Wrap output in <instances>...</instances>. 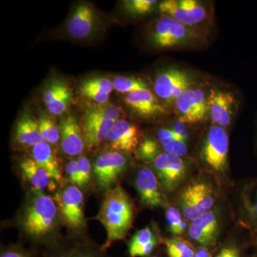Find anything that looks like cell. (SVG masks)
I'll use <instances>...</instances> for the list:
<instances>
[{"instance_id": "33", "label": "cell", "mask_w": 257, "mask_h": 257, "mask_svg": "<svg viewBox=\"0 0 257 257\" xmlns=\"http://www.w3.org/2000/svg\"><path fill=\"white\" fill-rule=\"evenodd\" d=\"M72 101V93L70 90L60 94L55 100L47 104V108L50 114L54 116H60L63 114Z\"/></svg>"}, {"instance_id": "11", "label": "cell", "mask_w": 257, "mask_h": 257, "mask_svg": "<svg viewBox=\"0 0 257 257\" xmlns=\"http://www.w3.org/2000/svg\"><path fill=\"white\" fill-rule=\"evenodd\" d=\"M64 221L72 229H79L84 226V196L79 187L69 185L53 197Z\"/></svg>"}, {"instance_id": "17", "label": "cell", "mask_w": 257, "mask_h": 257, "mask_svg": "<svg viewBox=\"0 0 257 257\" xmlns=\"http://www.w3.org/2000/svg\"><path fill=\"white\" fill-rule=\"evenodd\" d=\"M96 15L94 8L87 3L76 7L67 23V31L77 40L87 38L92 35L96 26Z\"/></svg>"}, {"instance_id": "1", "label": "cell", "mask_w": 257, "mask_h": 257, "mask_svg": "<svg viewBox=\"0 0 257 257\" xmlns=\"http://www.w3.org/2000/svg\"><path fill=\"white\" fill-rule=\"evenodd\" d=\"M134 211L131 199L121 186L106 191L96 216L106 231L101 251H106L115 241L125 239L133 226Z\"/></svg>"}, {"instance_id": "36", "label": "cell", "mask_w": 257, "mask_h": 257, "mask_svg": "<svg viewBox=\"0 0 257 257\" xmlns=\"http://www.w3.org/2000/svg\"><path fill=\"white\" fill-rule=\"evenodd\" d=\"M166 153L172 154L180 157L185 156L188 152L185 142L182 140H176L170 142V143L163 147Z\"/></svg>"}, {"instance_id": "10", "label": "cell", "mask_w": 257, "mask_h": 257, "mask_svg": "<svg viewBox=\"0 0 257 257\" xmlns=\"http://www.w3.org/2000/svg\"><path fill=\"white\" fill-rule=\"evenodd\" d=\"M128 160L119 152H108L99 155L93 166V173L98 187L110 189L126 170Z\"/></svg>"}, {"instance_id": "9", "label": "cell", "mask_w": 257, "mask_h": 257, "mask_svg": "<svg viewBox=\"0 0 257 257\" xmlns=\"http://www.w3.org/2000/svg\"><path fill=\"white\" fill-rule=\"evenodd\" d=\"M153 168L161 186L167 193L178 188L187 176V166L182 157L166 152L155 159Z\"/></svg>"}, {"instance_id": "34", "label": "cell", "mask_w": 257, "mask_h": 257, "mask_svg": "<svg viewBox=\"0 0 257 257\" xmlns=\"http://www.w3.org/2000/svg\"><path fill=\"white\" fill-rule=\"evenodd\" d=\"M69 90V88L67 84L61 81H54L52 84H49L44 92L43 99L45 104H49L56 98L58 97L60 94Z\"/></svg>"}, {"instance_id": "44", "label": "cell", "mask_w": 257, "mask_h": 257, "mask_svg": "<svg viewBox=\"0 0 257 257\" xmlns=\"http://www.w3.org/2000/svg\"><path fill=\"white\" fill-rule=\"evenodd\" d=\"M151 257H159V256H151Z\"/></svg>"}, {"instance_id": "41", "label": "cell", "mask_w": 257, "mask_h": 257, "mask_svg": "<svg viewBox=\"0 0 257 257\" xmlns=\"http://www.w3.org/2000/svg\"><path fill=\"white\" fill-rule=\"evenodd\" d=\"M216 257H241V254L236 245L229 244L221 248Z\"/></svg>"}, {"instance_id": "8", "label": "cell", "mask_w": 257, "mask_h": 257, "mask_svg": "<svg viewBox=\"0 0 257 257\" xmlns=\"http://www.w3.org/2000/svg\"><path fill=\"white\" fill-rule=\"evenodd\" d=\"M208 95L204 89L190 87L176 100V111L179 121L185 124H197L209 114Z\"/></svg>"}, {"instance_id": "38", "label": "cell", "mask_w": 257, "mask_h": 257, "mask_svg": "<svg viewBox=\"0 0 257 257\" xmlns=\"http://www.w3.org/2000/svg\"><path fill=\"white\" fill-rule=\"evenodd\" d=\"M102 251H97L94 248L86 247L76 248L66 253L62 257H104L101 255Z\"/></svg>"}, {"instance_id": "40", "label": "cell", "mask_w": 257, "mask_h": 257, "mask_svg": "<svg viewBox=\"0 0 257 257\" xmlns=\"http://www.w3.org/2000/svg\"><path fill=\"white\" fill-rule=\"evenodd\" d=\"M157 138L162 147L165 146L166 145L173 140H181L178 134L176 133L173 128L172 130V128H162V130H159L157 133Z\"/></svg>"}, {"instance_id": "4", "label": "cell", "mask_w": 257, "mask_h": 257, "mask_svg": "<svg viewBox=\"0 0 257 257\" xmlns=\"http://www.w3.org/2000/svg\"><path fill=\"white\" fill-rule=\"evenodd\" d=\"M229 139L224 128L213 124L203 140L199 157L211 172L224 174L227 170Z\"/></svg>"}, {"instance_id": "35", "label": "cell", "mask_w": 257, "mask_h": 257, "mask_svg": "<svg viewBox=\"0 0 257 257\" xmlns=\"http://www.w3.org/2000/svg\"><path fill=\"white\" fill-rule=\"evenodd\" d=\"M78 163L80 188L85 187L91 179L92 176V165L87 157L82 156L77 160Z\"/></svg>"}, {"instance_id": "27", "label": "cell", "mask_w": 257, "mask_h": 257, "mask_svg": "<svg viewBox=\"0 0 257 257\" xmlns=\"http://www.w3.org/2000/svg\"><path fill=\"white\" fill-rule=\"evenodd\" d=\"M169 257H194L195 248L189 241L181 238H173L165 241Z\"/></svg>"}, {"instance_id": "15", "label": "cell", "mask_w": 257, "mask_h": 257, "mask_svg": "<svg viewBox=\"0 0 257 257\" xmlns=\"http://www.w3.org/2000/svg\"><path fill=\"white\" fill-rule=\"evenodd\" d=\"M219 216L216 211H208L202 216L192 221L189 228L191 239L204 247L214 246L219 238Z\"/></svg>"}, {"instance_id": "23", "label": "cell", "mask_w": 257, "mask_h": 257, "mask_svg": "<svg viewBox=\"0 0 257 257\" xmlns=\"http://www.w3.org/2000/svg\"><path fill=\"white\" fill-rule=\"evenodd\" d=\"M15 138L20 145L32 147L45 142L40 133L38 120L28 114H24L19 120Z\"/></svg>"}, {"instance_id": "18", "label": "cell", "mask_w": 257, "mask_h": 257, "mask_svg": "<svg viewBox=\"0 0 257 257\" xmlns=\"http://www.w3.org/2000/svg\"><path fill=\"white\" fill-rule=\"evenodd\" d=\"M116 122L85 114L81 130L88 150L95 148L105 141Z\"/></svg>"}, {"instance_id": "32", "label": "cell", "mask_w": 257, "mask_h": 257, "mask_svg": "<svg viewBox=\"0 0 257 257\" xmlns=\"http://www.w3.org/2000/svg\"><path fill=\"white\" fill-rule=\"evenodd\" d=\"M79 88L94 89L105 94H109L114 89L113 82L105 77H93L84 81Z\"/></svg>"}, {"instance_id": "7", "label": "cell", "mask_w": 257, "mask_h": 257, "mask_svg": "<svg viewBox=\"0 0 257 257\" xmlns=\"http://www.w3.org/2000/svg\"><path fill=\"white\" fill-rule=\"evenodd\" d=\"M192 76L187 71L171 67L157 76L155 81V94L166 104L172 105L187 89L192 87Z\"/></svg>"}, {"instance_id": "5", "label": "cell", "mask_w": 257, "mask_h": 257, "mask_svg": "<svg viewBox=\"0 0 257 257\" xmlns=\"http://www.w3.org/2000/svg\"><path fill=\"white\" fill-rule=\"evenodd\" d=\"M215 200V192L206 181L191 182L182 189L179 198L182 214L192 221L212 209Z\"/></svg>"}, {"instance_id": "19", "label": "cell", "mask_w": 257, "mask_h": 257, "mask_svg": "<svg viewBox=\"0 0 257 257\" xmlns=\"http://www.w3.org/2000/svg\"><path fill=\"white\" fill-rule=\"evenodd\" d=\"M61 147L66 155L77 156L84 150V139L82 130L77 119L72 115H68L61 122Z\"/></svg>"}, {"instance_id": "39", "label": "cell", "mask_w": 257, "mask_h": 257, "mask_svg": "<svg viewBox=\"0 0 257 257\" xmlns=\"http://www.w3.org/2000/svg\"><path fill=\"white\" fill-rule=\"evenodd\" d=\"M66 172H67L70 182H72L74 185L77 186V187L80 188V178H79L77 161H69L67 166H66Z\"/></svg>"}, {"instance_id": "30", "label": "cell", "mask_w": 257, "mask_h": 257, "mask_svg": "<svg viewBox=\"0 0 257 257\" xmlns=\"http://www.w3.org/2000/svg\"><path fill=\"white\" fill-rule=\"evenodd\" d=\"M165 214L170 232L175 236L183 234L187 228V223L184 220L178 209L176 207H169Z\"/></svg>"}, {"instance_id": "13", "label": "cell", "mask_w": 257, "mask_h": 257, "mask_svg": "<svg viewBox=\"0 0 257 257\" xmlns=\"http://www.w3.org/2000/svg\"><path fill=\"white\" fill-rule=\"evenodd\" d=\"M124 101L133 113L144 119H155L167 114L165 105L150 89L126 94Z\"/></svg>"}, {"instance_id": "25", "label": "cell", "mask_w": 257, "mask_h": 257, "mask_svg": "<svg viewBox=\"0 0 257 257\" xmlns=\"http://www.w3.org/2000/svg\"><path fill=\"white\" fill-rule=\"evenodd\" d=\"M121 108L111 103H104V104H95L89 106L86 110V114L96 116L101 119L111 120V121H119L121 116Z\"/></svg>"}, {"instance_id": "26", "label": "cell", "mask_w": 257, "mask_h": 257, "mask_svg": "<svg viewBox=\"0 0 257 257\" xmlns=\"http://www.w3.org/2000/svg\"><path fill=\"white\" fill-rule=\"evenodd\" d=\"M40 133L44 141L50 145H56L60 140V128L52 118L42 114L38 120Z\"/></svg>"}, {"instance_id": "20", "label": "cell", "mask_w": 257, "mask_h": 257, "mask_svg": "<svg viewBox=\"0 0 257 257\" xmlns=\"http://www.w3.org/2000/svg\"><path fill=\"white\" fill-rule=\"evenodd\" d=\"M240 206L245 222L257 234V178L243 185L240 194Z\"/></svg>"}, {"instance_id": "24", "label": "cell", "mask_w": 257, "mask_h": 257, "mask_svg": "<svg viewBox=\"0 0 257 257\" xmlns=\"http://www.w3.org/2000/svg\"><path fill=\"white\" fill-rule=\"evenodd\" d=\"M157 244L156 236L150 227L139 230L128 243V252L131 257H145L151 254Z\"/></svg>"}, {"instance_id": "22", "label": "cell", "mask_w": 257, "mask_h": 257, "mask_svg": "<svg viewBox=\"0 0 257 257\" xmlns=\"http://www.w3.org/2000/svg\"><path fill=\"white\" fill-rule=\"evenodd\" d=\"M20 166L25 178L37 191L46 188L52 191L55 189V181L33 159H25L20 162Z\"/></svg>"}, {"instance_id": "2", "label": "cell", "mask_w": 257, "mask_h": 257, "mask_svg": "<svg viewBox=\"0 0 257 257\" xmlns=\"http://www.w3.org/2000/svg\"><path fill=\"white\" fill-rule=\"evenodd\" d=\"M152 46L161 50L195 47L204 43L206 36L200 28H193L175 19L163 15L157 20L150 32Z\"/></svg>"}, {"instance_id": "16", "label": "cell", "mask_w": 257, "mask_h": 257, "mask_svg": "<svg viewBox=\"0 0 257 257\" xmlns=\"http://www.w3.org/2000/svg\"><path fill=\"white\" fill-rule=\"evenodd\" d=\"M140 130L138 126L126 119H119L115 123L107 140L116 152H133L140 145Z\"/></svg>"}, {"instance_id": "43", "label": "cell", "mask_w": 257, "mask_h": 257, "mask_svg": "<svg viewBox=\"0 0 257 257\" xmlns=\"http://www.w3.org/2000/svg\"><path fill=\"white\" fill-rule=\"evenodd\" d=\"M194 257H212V255L207 247L202 246V247L196 250Z\"/></svg>"}, {"instance_id": "14", "label": "cell", "mask_w": 257, "mask_h": 257, "mask_svg": "<svg viewBox=\"0 0 257 257\" xmlns=\"http://www.w3.org/2000/svg\"><path fill=\"white\" fill-rule=\"evenodd\" d=\"M135 185L143 204L150 208L165 207L166 199L155 172L148 167L139 171Z\"/></svg>"}, {"instance_id": "31", "label": "cell", "mask_w": 257, "mask_h": 257, "mask_svg": "<svg viewBox=\"0 0 257 257\" xmlns=\"http://www.w3.org/2000/svg\"><path fill=\"white\" fill-rule=\"evenodd\" d=\"M137 150L140 158L145 162H154L161 154L158 144L150 138H145L139 145Z\"/></svg>"}, {"instance_id": "28", "label": "cell", "mask_w": 257, "mask_h": 257, "mask_svg": "<svg viewBox=\"0 0 257 257\" xmlns=\"http://www.w3.org/2000/svg\"><path fill=\"white\" fill-rule=\"evenodd\" d=\"M112 82L115 90L122 94H130L142 89H149L148 84L146 82L135 77L119 76L115 77Z\"/></svg>"}, {"instance_id": "29", "label": "cell", "mask_w": 257, "mask_h": 257, "mask_svg": "<svg viewBox=\"0 0 257 257\" xmlns=\"http://www.w3.org/2000/svg\"><path fill=\"white\" fill-rule=\"evenodd\" d=\"M157 5L155 0H127L123 3L124 9L134 17L143 16L151 13Z\"/></svg>"}, {"instance_id": "37", "label": "cell", "mask_w": 257, "mask_h": 257, "mask_svg": "<svg viewBox=\"0 0 257 257\" xmlns=\"http://www.w3.org/2000/svg\"><path fill=\"white\" fill-rule=\"evenodd\" d=\"M79 92L82 96L94 101L96 104H104V103L108 102V100H109V94L94 90V89L79 88Z\"/></svg>"}, {"instance_id": "21", "label": "cell", "mask_w": 257, "mask_h": 257, "mask_svg": "<svg viewBox=\"0 0 257 257\" xmlns=\"http://www.w3.org/2000/svg\"><path fill=\"white\" fill-rule=\"evenodd\" d=\"M32 159L45 169L55 182H62L60 164L50 144L43 142L35 145L32 147Z\"/></svg>"}, {"instance_id": "42", "label": "cell", "mask_w": 257, "mask_h": 257, "mask_svg": "<svg viewBox=\"0 0 257 257\" xmlns=\"http://www.w3.org/2000/svg\"><path fill=\"white\" fill-rule=\"evenodd\" d=\"M0 257H32L30 253L17 248H8L1 253Z\"/></svg>"}, {"instance_id": "12", "label": "cell", "mask_w": 257, "mask_h": 257, "mask_svg": "<svg viewBox=\"0 0 257 257\" xmlns=\"http://www.w3.org/2000/svg\"><path fill=\"white\" fill-rule=\"evenodd\" d=\"M207 101L209 115L213 124L224 128L228 127L237 109V99L233 93L211 88Z\"/></svg>"}, {"instance_id": "3", "label": "cell", "mask_w": 257, "mask_h": 257, "mask_svg": "<svg viewBox=\"0 0 257 257\" xmlns=\"http://www.w3.org/2000/svg\"><path fill=\"white\" fill-rule=\"evenodd\" d=\"M58 211L53 198L37 191L22 217V226L25 233L36 239L47 236L55 228Z\"/></svg>"}, {"instance_id": "6", "label": "cell", "mask_w": 257, "mask_h": 257, "mask_svg": "<svg viewBox=\"0 0 257 257\" xmlns=\"http://www.w3.org/2000/svg\"><path fill=\"white\" fill-rule=\"evenodd\" d=\"M159 9L189 28H199L209 18L207 5L197 0H166L159 5Z\"/></svg>"}]
</instances>
